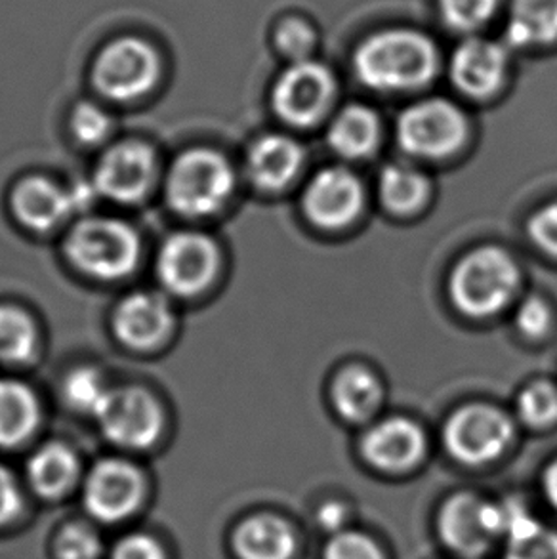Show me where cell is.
<instances>
[{
	"instance_id": "obj_1",
	"label": "cell",
	"mask_w": 557,
	"mask_h": 559,
	"mask_svg": "<svg viewBox=\"0 0 557 559\" xmlns=\"http://www.w3.org/2000/svg\"><path fill=\"white\" fill-rule=\"evenodd\" d=\"M355 75L370 91H420L439 71L437 45L420 31L393 27L372 33L354 53Z\"/></svg>"
},
{
	"instance_id": "obj_2",
	"label": "cell",
	"mask_w": 557,
	"mask_h": 559,
	"mask_svg": "<svg viewBox=\"0 0 557 559\" xmlns=\"http://www.w3.org/2000/svg\"><path fill=\"white\" fill-rule=\"evenodd\" d=\"M520 285L518 265L500 247H479L454 265L449 295L457 310L467 318H490L512 302Z\"/></svg>"
},
{
	"instance_id": "obj_3",
	"label": "cell",
	"mask_w": 557,
	"mask_h": 559,
	"mask_svg": "<svg viewBox=\"0 0 557 559\" xmlns=\"http://www.w3.org/2000/svg\"><path fill=\"white\" fill-rule=\"evenodd\" d=\"M66 254L88 277L122 280L140 264L142 241L122 219L84 218L69 231Z\"/></svg>"
},
{
	"instance_id": "obj_4",
	"label": "cell",
	"mask_w": 557,
	"mask_h": 559,
	"mask_svg": "<svg viewBox=\"0 0 557 559\" xmlns=\"http://www.w3.org/2000/svg\"><path fill=\"white\" fill-rule=\"evenodd\" d=\"M235 189L234 167L218 152L191 150L180 155L166 176V203L188 218L218 212Z\"/></svg>"
},
{
	"instance_id": "obj_5",
	"label": "cell",
	"mask_w": 557,
	"mask_h": 559,
	"mask_svg": "<svg viewBox=\"0 0 557 559\" xmlns=\"http://www.w3.org/2000/svg\"><path fill=\"white\" fill-rule=\"evenodd\" d=\"M161 79L157 50L143 38L121 37L99 52L92 81L99 94L115 102H132L150 94Z\"/></svg>"
},
{
	"instance_id": "obj_6",
	"label": "cell",
	"mask_w": 557,
	"mask_h": 559,
	"mask_svg": "<svg viewBox=\"0 0 557 559\" xmlns=\"http://www.w3.org/2000/svg\"><path fill=\"white\" fill-rule=\"evenodd\" d=\"M466 136V115L449 99H422L398 121L401 150L424 159L449 157L462 147Z\"/></svg>"
},
{
	"instance_id": "obj_7",
	"label": "cell",
	"mask_w": 557,
	"mask_h": 559,
	"mask_svg": "<svg viewBox=\"0 0 557 559\" xmlns=\"http://www.w3.org/2000/svg\"><path fill=\"white\" fill-rule=\"evenodd\" d=\"M513 438V424L505 411L472 403L449 418L443 439L447 451L464 464H485L505 453Z\"/></svg>"
},
{
	"instance_id": "obj_8",
	"label": "cell",
	"mask_w": 557,
	"mask_h": 559,
	"mask_svg": "<svg viewBox=\"0 0 557 559\" xmlns=\"http://www.w3.org/2000/svg\"><path fill=\"white\" fill-rule=\"evenodd\" d=\"M218 272V245L209 235L181 231L168 237L158 252V281L174 296L201 295Z\"/></svg>"
},
{
	"instance_id": "obj_9",
	"label": "cell",
	"mask_w": 557,
	"mask_h": 559,
	"mask_svg": "<svg viewBox=\"0 0 557 559\" xmlns=\"http://www.w3.org/2000/svg\"><path fill=\"white\" fill-rule=\"evenodd\" d=\"M334 94L336 81L331 69L321 61H296L273 86V109L288 124L309 127L327 114Z\"/></svg>"
},
{
	"instance_id": "obj_10",
	"label": "cell",
	"mask_w": 557,
	"mask_h": 559,
	"mask_svg": "<svg viewBox=\"0 0 557 559\" xmlns=\"http://www.w3.org/2000/svg\"><path fill=\"white\" fill-rule=\"evenodd\" d=\"M96 418L109 441L129 449H147L163 430L158 401L138 385L111 388Z\"/></svg>"
},
{
	"instance_id": "obj_11",
	"label": "cell",
	"mask_w": 557,
	"mask_h": 559,
	"mask_svg": "<svg viewBox=\"0 0 557 559\" xmlns=\"http://www.w3.org/2000/svg\"><path fill=\"white\" fill-rule=\"evenodd\" d=\"M157 157L150 145L130 140L111 145L94 173L98 195L117 203H138L157 180Z\"/></svg>"
},
{
	"instance_id": "obj_12",
	"label": "cell",
	"mask_w": 557,
	"mask_h": 559,
	"mask_svg": "<svg viewBox=\"0 0 557 559\" xmlns=\"http://www.w3.org/2000/svg\"><path fill=\"white\" fill-rule=\"evenodd\" d=\"M363 186L347 168H324L304 191V211L321 229L349 226L363 209Z\"/></svg>"
},
{
	"instance_id": "obj_13",
	"label": "cell",
	"mask_w": 557,
	"mask_h": 559,
	"mask_svg": "<svg viewBox=\"0 0 557 559\" xmlns=\"http://www.w3.org/2000/svg\"><path fill=\"white\" fill-rule=\"evenodd\" d=\"M508 69L510 46L490 38H466L452 53V83L470 98L493 96L505 84Z\"/></svg>"
},
{
	"instance_id": "obj_14",
	"label": "cell",
	"mask_w": 557,
	"mask_h": 559,
	"mask_svg": "<svg viewBox=\"0 0 557 559\" xmlns=\"http://www.w3.org/2000/svg\"><path fill=\"white\" fill-rule=\"evenodd\" d=\"M143 497V479L132 464L102 461L86 479L84 500L94 518L102 522H119L137 510Z\"/></svg>"
},
{
	"instance_id": "obj_15",
	"label": "cell",
	"mask_w": 557,
	"mask_h": 559,
	"mask_svg": "<svg viewBox=\"0 0 557 559\" xmlns=\"http://www.w3.org/2000/svg\"><path fill=\"white\" fill-rule=\"evenodd\" d=\"M439 530L447 545L466 556H479L495 538L502 537L498 507L474 495L449 500L439 518Z\"/></svg>"
},
{
	"instance_id": "obj_16",
	"label": "cell",
	"mask_w": 557,
	"mask_h": 559,
	"mask_svg": "<svg viewBox=\"0 0 557 559\" xmlns=\"http://www.w3.org/2000/svg\"><path fill=\"white\" fill-rule=\"evenodd\" d=\"M174 311L165 296L157 293H134L115 310V336L130 349L147 352L170 336Z\"/></svg>"
},
{
	"instance_id": "obj_17",
	"label": "cell",
	"mask_w": 557,
	"mask_h": 559,
	"mask_svg": "<svg viewBox=\"0 0 557 559\" xmlns=\"http://www.w3.org/2000/svg\"><path fill=\"white\" fill-rule=\"evenodd\" d=\"M424 445L420 428L403 416L375 424L362 441L365 459L377 468L390 472L411 468L424 453Z\"/></svg>"
},
{
	"instance_id": "obj_18",
	"label": "cell",
	"mask_w": 557,
	"mask_h": 559,
	"mask_svg": "<svg viewBox=\"0 0 557 559\" xmlns=\"http://www.w3.org/2000/svg\"><path fill=\"white\" fill-rule=\"evenodd\" d=\"M12 211L22 226L45 234L76 212L71 189L46 178H27L12 193Z\"/></svg>"
},
{
	"instance_id": "obj_19",
	"label": "cell",
	"mask_w": 557,
	"mask_h": 559,
	"mask_svg": "<svg viewBox=\"0 0 557 559\" xmlns=\"http://www.w3.org/2000/svg\"><path fill=\"white\" fill-rule=\"evenodd\" d=\"M304 160L300 144L283 134L258 138L247 155V173L254 186L277 191L293 182Z\"/></svg>"
},
{
	"instance_id": "obj_20",
	"label": "cell",
	"mask_w": 557,
	"mask_h": 559,
	"mask_svg": "<svg viewBox=\"0 0 557 559\" xmlns=\"http://www.w3.org/2000/svg\"><path fill=\"white\" fill-rule=\"evenodd\" d=\"M557 43V0H512L506 23L510 48H546Z\"/></svg>"
},
{
	"instance_id": "obj_21",
	"label": "cell",
	"mask_w": 557,
	"mask_h": 559,
	"mask_svg": "<svg viewBox=\"0 0 557 559\" xmlns=\"http://www.w3.org/2000/svg\"><path fill=\"white\" fill-rule=\"evenodd\" d=\"M380 140V119L367 106H347L340 111L331 129L329 144L346 159H363L377 150Z\"/></svg>"
},
{
	"instance_id": "obj_22",
	"label": "cell",
	"mask_w": 557,
	"mask_h": 559,
	"mask_svg": "<svg viewBox=\"0 0 557 559\" xmlns=\"http://www.w3.org/2000/svg\"><path fill=\"white\" fill-rule=\"evenodd\" d=\"M40 418L37 395L17 380H0V447H15L29 438Z\"/></svg>"
},
{
	"instance_id": "obj_23",
	"label": "cell",
	"mask_w": 557,
	"mask_h": 559,
	"mask_svg": "<svg viewBox=\"0 0 557 559\" xmlns=\"http://www.w3.org/2000/svg\"><path fill=\"white\" fill-rule=\"evenodd\" d=\"M235 548L241 559H291L296 540L285 522L272 515H257L237 530Z\"/></svg>"
},
{
	"instance_id": "obj_24",
	"label": "cell",
	"mask_w": 557,
	"mask_h": 559,
	"mask_svg": "<svg viewBox=\"0 0 557 559\" xmlns=\"http://www.w3.org/2000/svg\"><path fill=\"white\" fill-rule=\"evenodd\" d=\"M384 390L377 374L367 367H347L332 384V403L347 420H365L377 411Z\"/></svg>"
},
{
	"instance_id": "obj_25",
	"label": "cell",
	"mask_w": 557,
	"mask_h": 559,
	"mask_svg": "<svg viewBox=\"0 0 557 559\" xmlns=\"http://www.w3.org/2000/svg\"><path fill=\"white\" fill-rule=\"evenodd\" d=\"M76 472L75 454L61 443H48L31 456V485L45 497H58L68 491L75 481Z\"/></svg>"
},
{
	"instance_id": "obj_26",
	"label": "cell",
	"mask_w": 557,
	"mask_h": 559,
	"mask_svg": "<svg viewBox=\"0 0 557 559\" xmlns=\"http://www.w3.org/2000/svg\"><path fill=\"white\" fill-rule=\"evenodd\" d=\"M380 197L393 214H413L429 195V180L416 168L390 165L380 175Z\"/></svg>"
},
{
	"instance_id": "obj_27",
	"label": "cell",
	"mask_w": 557,
	"mask_h": 559,
	"mask_svg": "<svg viewBox=\"0 0 557 559\" xmlns=\"http://www.w3.org/2000/svg\"><path fill=\"white\" fill-rule=\"evenodd\" d=\"M38 331L29 313L0 306V364L22 365L37 356Z\"/></svg>"
},
{
	"instance_id": "obj_28",
	"label": "cell",
	"mask_w": 557,
	"mask_h": 559,
	"mask_svg": "<svg viewBox=\"0 0 557 559\" xmlns=\"http://www.w3.org/2000/svg\"><path fill=\"white\" fill-rule=\"evenodd\" d=\"M109 392L111 388L106 385L104 377L92 367L76 369L63 382V397L68 401L69 407L86 415L98 416Z\"/></svg>"
},
{
	"instance_id": "obj_29",
	"label": "cell",
	"mask_w": 557,
	"mask_h": 559,
	"mask_svg": "<svg viewBox=\"0 0 557 559\" xmlns=\"http://www.w3.org/2000/svg\"><path fill=\"white\" fill-rule=\"evenodd\" d=\"M502 0H437L445 25L459 33H475L497 15Z\"/></svg>"
},
{
	"instance_id": "obj_30",
	"label": "cell",
	"mask_w": 557,
	"mask_h": 559,
	"mask_svg": "<svg viewBox=\"0 0 557 559\" xmlns=\"http://www.w3.org/2000/svg\"><path fill=\"white\" fill-rule=\"evenodd\" d=\"M275 45L278 52L296 63V61L313 60L311 53L316 50L317 33L311 23L291 15L278 23L275 31Z\"/></svg>"
},
{
	"instance_id": "obj_31",
	"label": "cell",
	"mask_w": 557,
	"mask_h": 559,
	"mask_svg": "<svg viewBox=\"0 0 557 559\" xmlns=\"http://www.w3.org/2000/svg\"><path fill=\"white\" fill-rule=\"evenodd\" d=\"M518 411L525 423L546 428L557 423V388L550 382H535L521 392Z\"/></svg>"
},
{
	"instance_id": "obj_32",
	"label": "cell",
	"mask_w": 557,
	"mask_h": 559,
	"mask_svg": "<svg viewBox=\"0 0 557 559\" xmlns=\"http://www.w3.org/2000/svg\"><path fill=\"white\" fill-rule=\"evenodd\" d=\"M114 130L111 117L102 107L83 102L71 114V132L84 145H98L107 140Z\"/></svg>"
},
{
	"instance_id": "obj_33",
	"label": "cell",
	"mask_w": 557,
	"mask_h": 559,
	"mask_svg": "<svg viewBox=\"0 0 557 559\" xmlns=\"http://www.w3.org/2000/svg\"><path fill=\"white\" fill-rule=\"evenodd\" d=\"M506 559H557L556 531L541 525L529 535L508 540Z\"/></svg>"
},
{
	"instance_id": "obj_34",
	"label": "cell",
	"mask_w": 557,
	"mask_h": 559,
	"mask_svg": "<svg viewBox=\"0 0 557 559\" xmlns=\"http://www.w3.org/2000/svg\"><path fill=\"white\" fill-rule=\"evenodd\" d=\"M56 548L60 559H96L102 545L98 535L91 527L73 523L61 531Z\"/></svg>"
},
{
	"instance_id": "obj_35",
	"label": "cell",
	"mask_w": 557,
	"mask_h": 559,
	"mask_svg": "<svg viewBox=\"0 0 557 559\" xmlns=\"http://www.w3.org/2000/svg\"><path fill=\"white\" fill-rule=\"evenodd\" d=\"M515 325L529 338H541L552 325L550 306L538 296H531L515 311Z\"/></svg>"
},
{
	"instance_id": "obj_36",
	"label": "cell",
	"mask_w": 557,
	"mask_h": 559,
	"mask_svg": "<svg viewBox=\"0 0 557 559\" xmlns=\"http://www.w3.org/2000/svg\"><path fill=\"white\" fill-rule=\"evenodd\" d=\"M324 559H382L377 545L359 533H339L327 548Z\"/></svg>"
},
{
	"instance_id": "obj_37",
	"label": "cell",
	"mask_w": 557,
	"mask_h": 559,
	"mask_svg": "<svg viewBox=\"0 0 557 559\" xmlns=\"http://www.w3.org/2000/svg\"><path fill=\"white\" fill-rule=\"evenodd\" d=\"M529 237L538 249L557 258V201L544 204L529 219Z\"/></svg>"
},
{
	"instance_id": "obj_38",
	"label": "cell",
	"mask_w": 557,
	"mask_h": 559,
	"mask_svg": "<svg viewBox=\"0 0 557 559\" xmlns=\"http://www.w3.org/2000/svg\"><path fill=\"white\" fill-rule=\"evenodd\" d=\"M114 559H163V550L153 538L132 535L119 543Z\"/></svg>"
},
{
	"instance_id": "obj_39",
	"label": "cell",
	"mask_w": 557,
	"mask_h": 559,
	"mask_svg": "<svg viewBox=\"0 0 557 559\" xmlns=\"http://www.w3.org/2000/svg\"><path fill=\"white\" fill-rule=\"evenodd\" d=\"M20 491L14 477L0 466V523H7L20 512Z\"/></svg>"
},
{
	"instance_id": "obj_40",
	"label": "cell",
	"mask_w": 557,
	"mask_h": 559,
	"mask_svg": "<svg viewBox=\"0 0 557 559\" xmlns=\"http://www.w3.org/2000/svg\"><path fill=\"white\" fill-rule=\"evenodd\" d=\"M346 522V508L342 504H324L319 512V523L327 531H339Z\"/></svg>"
},
{
	"instance_id": "obj_41",
	"label": "cell",
	"mask_w": 557,
	"mask_h": 559,
	"mask_svg": "<svg viewBox=\"0 0 557 559\" xmlns=\"http://www.w3.org/2000/svg\"><path fill=\"white\" fill-rule=\"evenodd\" d=\"M544 491L552 502V507L557 510V461L544 474Z\"/></svg>"
}]
</instances>
